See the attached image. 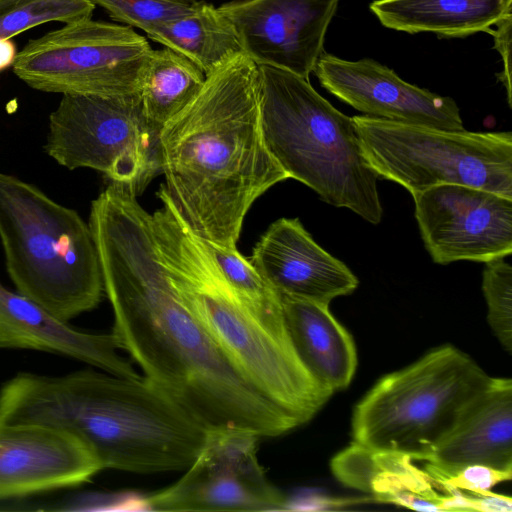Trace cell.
Returning <instances> with one entry per match:
<instances>
[{"instance_id":"obj_1","label":"cell","mask_w":512,"mask_h":512,"mask_svg":"<svg viewBox=\"0 0 512 512\" xmlns=\"http://www.w3.org/2000/svg\"><path fill=\"white\" fill-rule=\"evenodd\" d=\"M88 224L113 311L111 333L144 377L209 431L274 437L300 425L235 370L184 305L136 195L111 183L92 202Z\"/></svg>"},{"instance_id":"obj_2","label":"cell","mask_w":512,"mask_h":512,"mask_svg":"<svg viewBox=\"0 0 512 512\" xmlns=\"http://www.w3.org/2000/svg\"><path fill=\"white\" fill-rule=\"evenodd\" d=\"M159 142L166 191L199 237L226 248L253 203L289 179L266 143L258 66L244 53L206 76Z\"/></svg>"},{"instance_id":"obj_3","label":"cell","mask_w":512,"mask_h":512,"mask_svg":"<svg viewBox=\"0 0 512 512\" xmlns=\"http://www.w3.org/2000/svg\"><path fill=\"white\" fill-rule=\"evenodd\" d=\"M0 420L60 429L102 469L145 474L184 471L209 432L146 377L92 370L16 375L0 390Z\"/></svg>"},{"instance_id":"obj_4","label":"cell","mask_w":512,"mask_h":512,"mask_svg":"<svg viewBox=\"0 0 512 512\" xmlns=\"http://www.w3.org/2000/svg\"><path fill=\"white\" fill-rule=\"evenodd\" d=\"M157 196L162 206L151 214L155 244L180 299L247 382L306 423L333 392L302 363L287 325L264 320L237 295L163 185Z\"/></svg>"},{"instance_id":"obj_5","label":"cell","mask_w":512,"mask_h":512,"mask_svg":"<svg viewBox=\"0 0 512 512\" xmlns=\"http://www.w3.org/2000/svg\"><path fill=\"white\" fill-rule=\"evenodd\" d=\"M257 66L264 137L288 177L327 204L378 224L383 215L378 177L363 156L352 117L322 97L309 79Z\"/></svg>"},{"instance_id":"obj_6","label":"cell","mask_w":512,"mask_h":512,"mask_svg":"<svg viewBox=\"0 0 512 512\" xmlns=\"http://www.w3.org/2000/svg\"><path fill=\"white\" fill-rule=\"evenodd\" d=\"M0 239L18 293L67 322L104 292L89 224L34 185L0 172Z\"/></svg>"},{"instance_id":"obj_7","label":"cell","mask_w":512,"mask_h":512,"mask_svg":"<svg viewBox=\"0 0 512 512\" xmlns=\"http://www.w3.org/2000/svg\"><path fill=\"white\" fill-rule=\"evenodd\" d=\"M490 378L454 346L433 349L382 377L358 402L351 421L353 443L420 461Z\"/></svg>"},{"instance_id":"obj_8","label":"cell","mask_w":512,"mask_h":512,"mask_svg":"<svg viewBox=\"0 0 512 512\" xmlns=\"http://www.w3.org/2000/svg\"><path fill=\"white\" fill-rule=\"evenodd\" d=\"M352 120L369 167L412 195L455 184L512 198L509 131L444 130L368 115Z\"/></svg>"},{"instance_id":"obj_9","label":"cell","mask_w":512,"mask_h":512,"mask_svg":"<svg viewBox=\"0 0 512 512\" xmlns=\"http://www.w3.org/2000/svg\"><path fill=\"white\" fill-rule=\"evenodd\" d=\"M161 128L139 94H66L49 118L45 150L68 169L91 168L137 195L161 172Z\"/></svg>"},{"instance_id":"obj_10","label":"cell","mask_w":512,"mask_h":512,"mask_svg":"<svg viewBox=\"0 0 512 512\" xmlns=\"http://www.w3.org/2000/svg\"><path fill=\"white\" fill-rule=\"evenodd\" d=\"M152 50L132 27L88 18L30 39L12 69L42 92L126 96L138 93Z\"/></svg>"},{"instance_id":"obj_11","label":"cell","mask_w":512,"mask_h":512,"mask_svg":"<svg viewBox=\"0 0 512 512\" xmlns=\"http://www.w3.org/2000/svg\"><path fill=\"white\" fill-rule=\"evenodd\" d=\"M260 437L240 429L208 432L181 478L138 498L153 511H275L289 502L268 480L257 456Z\"/></svg>"},{"instance_id":"obj_12","label":"cell","mask_w":512,"mask_h":512,"mask_svg":"<svg viewBox=\"0 0 512 512\" xmlns=\"http://www.w3.org/2000/svg\"><path fill=\"white\" fill-rule=\"evenodd\" d=\"M415 218L433 262H490L512 252V198L444 184L412 195Z\"/></svg>"},{"instance_id":"obj_13","label":"cell","mask_w":512,"mask_h":512,"mask_svg":"<svg viewBox=\"0 0 512 512\" xmlns=\"http://www.w3.org/2000/svg\"><path fill=\"white\" fill-rule=\"evenodd\" d=\"M339 0H241L218 7L243 53L309 79L324 53L325 34Z\"/></svg>"},{"instance_id":"obj_14","label":"cell","mask_w":512,"mask_h":512,"mask_svg":"<svg viewBox=\"0 0 512 512\" xmlns=\"http://www.w3.org/2000/svg\"><path fill=\"white\" fill-rule=\"evenodd\" d=\"M320 84L364 114L444 130H463L456 102L401 79L379 62L323 53L313 71Z\"/></svg>"},{"instance_id":"obj_15","label":"cell","mask_w":512,"mask_h":512,"mask_svg":"<svg viewBox=\"0 0 512 512\" xmlns=\"http://www.w3.org/2000/svg\"><path fill=\"white\" fill-rule=\"evenodd\" d=\"M101 470L92 452L69 433L0 420V500L78 486Z\"/></svg>"},{"instance_id":"obj_16","label":"cell","mask_w":512,"mask_h":512,"mask_svg":"<svg viewBox=\"0 0 512 512\" xmlns=\"http://www.w3.org/2000/svg\"><path fill=\"white\" fill-rule=\"evenodd\" d=\"M280 295L329 305L359 281L346 264L317 244L298 218H280L262 234L250 258Z\"/></svg>"},{"instance_id":"obj_17","label":"cell","mask_w":512,"mask_h":512,"mask_svg":"<svg viewBox=\"0 0 512 512\" xmlns=\"http://www.w3.org/2000/svg\"><path fill=\"white\" fill-rule=\"evenodd\" d=\"M420 461L432 477L468 465L512 471V381L493 378L464 406L440 443Z\"/></svg>"},{"instance_id":"obj_18","label":"cell","mask_w":512,"mask_h":512,"mask_svg":"<svg viewBox=\"0 0 512 512\" xmlns=\"http://www.w3.org/2000/svg\"><path fill=\"white\" fill-rule=\"evenodd\" d=\"M0 347L63 354L107 373L140 376L123 357L112 333L83 332L59 320L40 305L0 283Z\"/></svg>"},{"instance_id":"obj_19","label":"cell","mask_w":512,"mask_h":512,"mask_svg":"<svg viewBox=\"0 0 512 512\" xmlns=\"http://www.w3.org/2000/svg\"><path fill=\"white\" fill-rule=\"evenodd\" d=\"M405 454L376 452L355 443L337 454L331 467L344 484L376 501L419 511H445L446 493Z\"/></svg>"},{"instance_id":"obj_20","label":"cell","mask_w":512,"mask_h":512,"mask_svg":"<svg viewBox=\"0 0 512 512\" xmlns=\"http://www.w3.org/2000/svg\"><path fill=\"white\" fill-rule=\"evenodd\" d=\"M285 322L298 356L308 371L333 393L345 389L357 367L349 332L329 305L281 295Z\"/></svg>"},{"instance_id":"obj_21","label":"cell","mask_w":512,"mask_h":512,"mask_svg":"<svg viewBox=\"0 0 512 512\" xmlns=\"http://www.w3.org/2000/svg\"><path fill=\"white\" fill-rule=\"evenodd\" d=\"M370 10L389 29L465 37L489 33L512 14V0H375Z\"/></svg>"},{"instance_id":"obj_22","label":"cell","mask_w":512,"mask_h":512,"mask_svg":"<svg viewBox=\"0 0 512 512\" xmlns=\"http://www.w3.org/2000/svg\"><path fill=\"white\" fill-rule=\"evenodd\" d=\"M149 38L197 65L207 76L243 53L227 18L212 4L198 1L191 13L156 27Z\"/></svg>"},{"instance_id":"obj_23","label":"cell","mask_w":512,"mask_h":512,"mask_svg":"<svg viewBox=\"0 0 512 512\" xmlns=\"http://www.w3.org/2000/svg\"><path fill=\"white\" fill-rule=\"evenodd\" d=\"M205 80L204 72L181 54L167 47L152 50L138 91L145 116L162 128L196 97Z\"/></svg>"},{"instance_id":"obj_24","label":"cell","mask_w":512,"mask_h":512,"mask_svg":"<svg viewBox=\"0 0 512 512\" xmlns=\"http://www.w3.org/2000/svg\"><path fill=\"white\" fill-rule=\"evenodd\" d=\"M237 295L264 320L286 325L280 293L236 249L204 240Z\"/></svg>"},{"instance_id":"obj_25","label":"cell","mask_w":512,"mask_h":512,"mask_svg":"<svg viewBox=\"0 0 512 512\" xmlns=\"http://www.w3.org/2000/svg\"><path fill=\"white\" fill-rule=\"evenodd\" d=\"M95 7L91 0H0V40L49 22L91 18Z\"/></svg>"},{"instance_id":"obj_26","label":"cell","mask_w":512,"mask_h":512,"mask_svg":"<svg viewBox=\"0 0 512 512\" xmlns=\"http://www.w3.org/2000/svg\"><path fill=\"white\" fill-rule=\"evenodd\" d=\"M482 290L487 320L503 348L512 352V267L499 258L485 263Z\"/></svg>"},{"instance_id":"obj_27","label":"cell","mask_w":512,"mask_h":512,"mask_svg":"<svg viewBox=\"0 0 512 512\" xmlns=\"http://www.w3.org/2000/svg\"><path fill=\"white\" fill-rule=\"evenodd\" d=\"M110 16L149 35L156 27L194 11L198 1L184 0H91Z\"/></svg>"},{"instance_id":"obj_28","label":"cell","mask_w":512,"mask_h":512,"mask_svg":"<svg viewBox=\"0 0 512 512\" xmlns=\"http://www.w3.org/2000/svg\"><path fill=\"white\" fill-rule=\"evenodd\" d=\"M511 478L512 471L474 464L432 479L445 492L458 490L473 494H484L490 492L495 485L509 481Z\"/></svg>"},{"instance_id":"obj_29","label":"cell","mask_w":512,"mask_h":512,"mask_svg":"<svg viewBox=\"0 0 512 512\" xmlns=\"http://www.w3.org/2000/svg\"><path fill=\"white\" fill-rule=\"evenodd\" d=\"M495 29L489 32L494 38L495 49L499 52L502 62L503 71L498 75L499 80L504 85L507 92L508 104L511 107V66H510V49H511V28L512 14L505 16L496 25Z\"/></svg>"},{"instance_id":"obj_30","label":"cell","mask_w":512,"mask_h":512,"mask_svg":"<svg viewBox=\"0 0 512 512\" xmlns=\"http://www.w3.org/2000/svg\"><path fill=\"white\" fill-rule=\"evenodd\" d=\"M18 50L16 44L10 39L0 40V72L12 67Z\"/></svg>"},{"instance_id":"obj_31","label":"cell","mask_w":512,"mask_h":512,"mask_svg":"<svg viewBox=\"0 0 512 512\" xmlns=\"http://www.w3.org/2000/svg\"><path fill=\"white\" fill-rule=\"evenodd\" d=\"M184 1H188V2H195L196 0H184Z\"/></svg>"}]
</instances>
